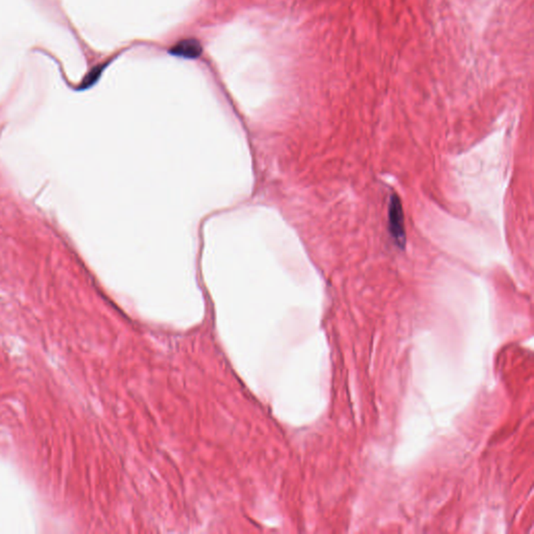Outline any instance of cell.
Returning <instances> with one entry per match:
<instances>
[{"label":"cell","instance_id":"obj_1","mask_svg":"<svg viewBox=\"0 0 534 534\" xmlns=\"http://www.w3.org/2000/svg\"><path fill=\"white\" fill-rule=\"evenodd\" d=\"M402 202L397 194H393L388 204V230L393 242L399 248H403L406 242Z\"/></svg>","mask_w":534,"mask_h":534},{"label":"cell","instance_id":"obj_2","mask_svg":"<svg viewBox=\"0 0 534 534\" xmlns=\"http://www.w3.org/2000/svg\"><path fill=\"white\" fill-rule=\"evenodd\" d=\"M170 54L174 57L184 60H198L202 56V46L198 40L187 38L176 42L170 49Z\"/></svg>","mask_w":534,"mask_h":534}]
</instances>
